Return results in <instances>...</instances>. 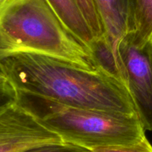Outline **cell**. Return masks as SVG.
<instances>
[{
	"label": "cell",
	"instance_id": "ba28073f",
	"mask_svg": "<svg viewBox=\"0 0 152 152\" xmlns=\"http://www.w3.org/2000/svg\"><path fill=\"white\" fill-rule=\"evenodd\" d=\"M89 51L96 68L120 80L127 87L126 71L118 50L112 47L105 34L94 39L89 47Z\"/></svg>",
	"mask_w": 152,
	"mask_h": 152
},
{
	"label": "cell",
	"instance_id": "5bb4252c",
	"mask_svg": "<svg viewBox=\"0 0 152 152\" xmlns=\"http://www.w3.org/2000/svg\"><path fill=\"white\" fill-rule=\"evenodd\" d=\"M4 75L2 74V73L1 72H0V79H1V78H4Z\"/></svg>",
	"mask_w": 152,
	"mask_h": 152
},
{
	"label": "cell",
	"instance_id": "9c48e42d",
	"mask_svg": "<svg viewBox=\"0 0 152 152\" xmlns=\"http://www.w3.org/2000/svg\"><path fill=\"white\" fill-rule=\"evenodd\" d=\"M129 35L137 47L152 41V0H129Z\"/></svg>",
	"mask_w": 152,
	"mask_h": 152
},
{
	"label": "cell",
	"instance_id": "6da1fadb",
	"mask_svg": "<svg viewBox=\"0 0 152 152\" xmlns=\"http://www.w3.org/2000/svg\"><path fill=\"white\" fill-rule=\"evenodd\" d=\"M0 72L16 92L71 107L137 113L126 85L99 69H86L42 54L21 53L1 60Z\"/></svg>",
	"mask_w": 152,
	"mask_h": 152
},
{
	"label": "cell",
	"instance_id": "52a82bcc",
	"mask_svg": "<svg viewBox=\"0 0 152 152\" xmlns=\"http://www.w3.org/2000/svg\"><path fill=\"white\" fill-rule=\"evenodd\" d=\"M65 28L88 49L94 37L76 0H47Z\"/></svg>",
	"mask_w": 152,
	"mask_h": 152
},
{
	"label": "cell",
	"instance_id": "8fae6325",
	"mask_svg": "<svg viewBox=\"0 0 152 152\" xmlns=\"http://www.w3.org/2000/svg\"><path fill=\"white\" fill-rule=\"evenodd\" d=\"M22 152H92L85 148L66 142L52 143L37 146Z\"/></svg>",
	"mask_w": 152,
	"mask_h": 152
},
{
	"label": "cell",
	"instance_id": "30bf717a",
	"mask_svg": "<svg viewBox=\"0 0 152 152\" xmlns=\"http://www.w3.org/2000/svg\"><path fill=\"white\" fill-rule=\"evenodd\" d=\"M76 1L93 33L94 39L104 35L105 34L104 28L101 23L100 19L96 10L93 0H76Z\"/></svg>",
	"mask_w": 152,
	"mask_h": 152
},
{
	"label": "cell",
	"instance_id": "8992f818",
	"mask_svg": "<svg viewBox=\"0 0 152 152\" xmlns=\"http://www.w3.org/2000/svg\"><path fill=\"white\" fill-rule=\"evenodd\" d=\"M107 40L115 50L130 31L129 0H93Z\"/></svg>",
	"mask_w": 152,
	"mask_h": 152
},
{
	"label": "cell",
	"instance_id": "7c38bea8",
	"mask_svg": "<svg viewBox=\"0 0 152 152\" xmlns=\"http://www.w3.org/2000/svg\"><path fill=\"white\" fill-rule=\"evenodd\" d=\"M92 152H152V145L146 137L138 142L129 145L113 146L96 148Z\"/></svg>",
	"mask_w": 152,
	"mask_h": 152
},
{
	"label": "cell",
	"instance_id": "3957f363",
	"mask_svg": "<svg viewBox=\"0 0 152 152\" xmlns=\"http://www.w3.org/2000/svg\"><path fill=\"white\" fill-rule=\"evenodd\" d=\"M16 101L63 142L93 151L129 145L145 137L137 113L71 107L36 95L16 92Z\"/></svg>",
	"mask_w": 152,
	"mask_h": 152
},
{
	"label": "cell",
	"instance_id": "4fadbf2b",
	"mask_svg": "<svg viewBox=\"0 0 152 152\" xmlns=\"http://www.w3.org/2000/svg\"><path fill=\"white\" fill-rule=\"evenodd\" d=\"M16 100V91L11 83L4 78L0 79V109Z\"/></svg>",
	"mask_w": 152,
	"mask_h": 152
},
{
	"label": "cell",
	"instance_id": "5b68a950",
	"mask_svg": "<svg viewBox=\"0 0 152 152\" xmlns=\"http://www.w3.org/2000/svg\"><path fill=\"white\" fill-rule=\"evenodd\" d=\"M63 142L17 101L0 109V152H22L52 143Z\"/></svg>",
	"mask_w": 152,
	"mask_h": 152
},
{
	"label": "cell",
	"instance_id": "277c9868",
	"mask_svg": "<svg viewBox=\"0 0 152 152\" xmlns=\"http://www.w3.org/2000/svg\"><path fill=\"white\" fill-rule=\"evenodd\" d=\"M127 87L145 131H152V41L137 47L127 34L118 46Z\"/></svg>",
	"mask_w": 152,
	"mask_h": 152
},
{
	"label": "cell",
	"instance_id": "7a4b0ae2",
	"mask_svg": "<svg viewBox=\"0 0 152 152\" xmlns=\"http://www.w3.org/2000/svg\"><path fill=\"white\" fill-rule=\"evenodd\" d=\"M21 53L98 69L89 49L65 28L47 0H0V61Z\"/></svg>",
	"mask_w": 152,
	"mask_h": 152
}]
</instances>
